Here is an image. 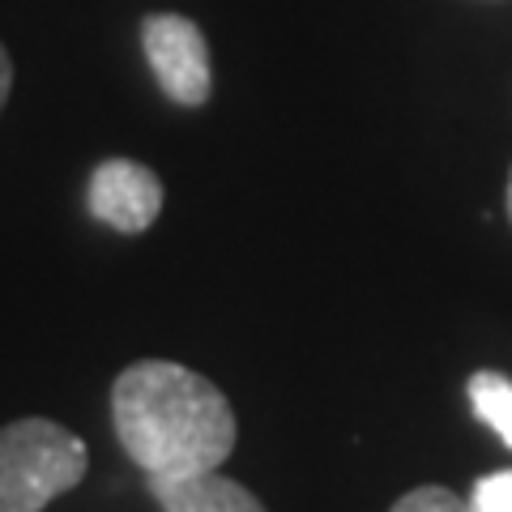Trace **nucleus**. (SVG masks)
<instances>
[{
  "instance_id": "nucleus-5",
  "label": "nucleus",
  "mask_w": 512,
  "mask_h": 512,
  "mask_svg": "<svg viewBox=\"0 0 512 512\" xmlns=\"http://www.w3.org/2000/svg\"><path fill=\"white\" fill-rule=\"evenodd\" d=\"M150 495L163 512H265L244 483L222 478L218 470L192 478H150Z\"/></svg>"
},
{
  "instance_id": "nucleus-1",
  "label": "nucleus",
  "mask_w": 512,
  "mask_h": 512,
  "mask_svg": "<svg viewBox=\"0 0 512 512\" xmlns=\"http://www.w3.org/2000/svg\"><path fill=\"white\" fill-rule=\"evenodd\" d=\"M111 419L146 478L210 474L235 453L239 423L214 380L167 359H141L111 384Z\"/></svg>"
},
{
  "instance_id": "nucleus-2",
  "label": "nucleus",
  "mask_w": 512,
  "mask_h": 512,
  "mask_svg": "<svg viewBox=\"0 0 512 512\" xmlns=\"http://www.w3.org/2000/svg\"><path fill=\"white\" fill-rule=\"evenodd\" d=\"M90 466L86 444L52 419L0 427V512H43L73 491Z\"/></svg>"
},
{
  "instance_id": "nucleus-6",
  "label": "nucleus",
  "mask_w": 512,
  "mask_h": 512,
  "mask_svg": "<svg viewBox=\"0 0 512 512\" xmlns=\"http://www.w3.org/2000/svg\"><path fill=\"white\" fill-rule=\"evenodd\" d=\"M470 402L495 436L512 448V380L500 372H474L470 376Z\"/></svg>"
},
{
  "instance_id": "nucleus-3",
  "label": "nucleus",
  "mask_w": 512,
  "mask_h": 512,
  "mask_svg": "<svg viewBox=\"0 0 512 512\" xmlns=\"http://www.w3.org/2000/svg\"><path fill=\"white\" fill-rule=\"evenodd\" d=\"M141 47L158 77V86L171 103L201 107L214 90L210 77V43H205L201 26L180 13H150L141 22Z\"/></svg>"
},
{
  "instance_id": "nucleus-4",
  "label": "nucleus",
  "mask_w": 512,
  "mask_h": 512,
  "mask_svg": "<svg viewBox=\"0 0 512 512\" xmlns=\"http://www.w3.org/2000/svg\"><path fill=\"white\" fill-rule=\"evenodd\" d=\"M90 214L120 235H141L163 214V180L133 158H107L90 175Z\"/></svg>"
},
{
  "instance_id": "nucleus-8",
  "label": "nucleus",
  "mask_w": 512,
  "mask_h": 512,
  "mask_svg": "<svg viewBox=\"0 0 512 512\" xmlns=\"http://www.w3.org/2000/svg\"><path fill=\"white\" fill-rule=\"evenodd\" d=\"M466 504L470 512H512V470H495L478 478Z\"/></svg>"
},
{
  "instance_id": "nucleus-10",
  "label": "nucleus",
  "mask_w": 512,
  "mask_h": 512,
  "mask_svg": "<svg viewBox=\"0 0 512 512\" xmlns=\"http://www.w3.org/2000/svg\"><path fill=\"white\" fill-rule=\"evenodd\" d=\"M508 222H512V171H508Z\"/></svg>"
},
{
  "instance_id": "nucleus-9",
  "label": "nucleus",
  "mask_w": 512,
  "mask_h": 512,
  "mask_svg": "<svg viewBox=\"0 0 512 512\" xmlns=\"http://www.w3.org/2000/svg\"><path fill=\"white\" fill-rule=\"evenodd\" d=\"M9 90H13V60H9L5 47H0V111H5Z\"/></svg>"
},
{
  "instance_id": "nucleus-7",
  "label": "nucleus",
  "mask_w": 512,
  "mask_h": 512,
  "mask_svg": "<svg viewBox=\"0 0 512 512\" xmlns=\"http://www.w3.org/2000/svg\"><path fill=\"white\" fill-rule=\"evenodd\" d=\"M389 512H470V504L461 500L453 487H436V483H431V487L406 491Z\"/></svg>"
}]
</instances>
